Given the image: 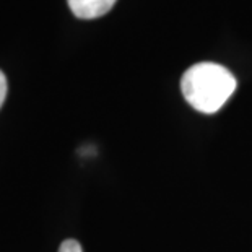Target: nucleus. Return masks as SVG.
Returning a JSON list of instances; mask_svg holds the SVG:
<instances>
[{"instance_id":"obj_3","label":"nucleus","mask_w":252,"mask_h":252,"mask_svg":"<svg viewBox=\"0 0 252 252\" xmlns=\"http://www.w3.org/2000/svg\"><path fill=\"white\" fill-rule=\"evenodd\" d=\"M59 252H83L77 239H65L59 248Z\"/></svg>"},{"instance_id":"obj_1","label":"nucleus","mask_w":252,"mask_h":252,"mask_svg":"<svg viewBox=\"0 0 252 252\" xmlns=\"http://www.w3.org/2000/svg\"><path fill=\"white\" fill-rule=\"evenodd\" d=\"M238 82L226 67L200 62L189 67L181 78V91L192 108L203 114H215L231 98Z\"/></svg>"},{"instance_id":"obj_4","label":"nucleus","mask_w":252,"mask_h":252,"mask_svg":"<svg viewBox=\"0 0 252 252\" xmlns=\"http://www.w3.org/2000/svg\"><path fill=\"white\" fill-rule=\"evenodd\" d=\"M5 98H7V77L0 70V108L3 106Z\"/></svg>"},{"instance_id":"obj_2","label":"nucleus","mask_w":252,"mask_h":252,"mask_svg":"<svg viewBox=\"0 0 252 252\" xmlns=\"http://www.w3.org/2000/svg\"><path fill=\"white\" fill-rule=\"evenodd\" d=\"M67 2L77 18L94 20L108 13L117 0H67Z\"/></svg>"}]
</instances>
